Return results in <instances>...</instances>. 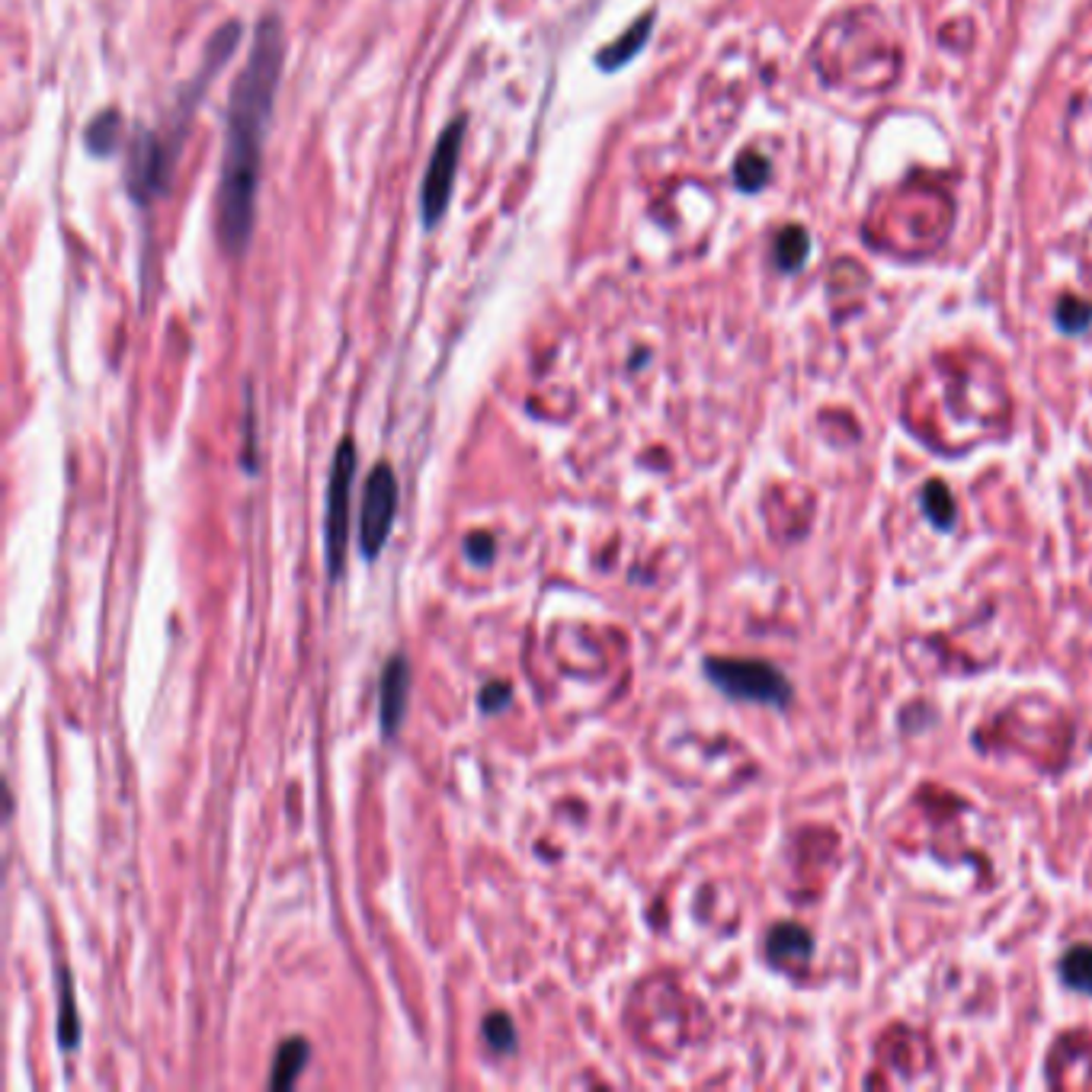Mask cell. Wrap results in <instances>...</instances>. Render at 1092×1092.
<instances>
[{
	"label": "cell",
	"instance_id": "1",
	"mask_svg": "<svg viewBox=\"0 0 1092 1092\" xmlns=\"http://www.w3.org/2000/svg\"><path fill=\"white\" fill-rule=\"evenodd\" d=\"M282 26L279 20H264L244 71L231 91L228 113V148L222 164V187H218V234L228 253H241L253 231V205L259 187V160H264L267 125L282 74Z\"/></svg>",
	"mask_w": 1092,
	"mask_h": 1092
},
{
	"label": "cell",
	"instance_id": "2",
	"mask_svg": "<svg viewBox=\"0 0 1092 1092\" xmlns=\"http://www.w3.org/2000/svg\"><path fill=\"white\" fill-rule=\"evenodd\" d=\"M705 676L715 689H721L740 702H760L772 709H785L792 702V682L775 664L756 657H709Z\"/></svg>",
	"mask_w": 1092,
	"mask_h": 1092
},
{
	"label": "cell",
	"instance_id": "3",
	"mask_svg": "<svg viewBox=\"0 0 1092 1092\" xmlns=\"http://www.w3.org/2000/svg\"><path fill=\"white\" fill-rule=\"evenodd\" d=\"M353 474H356V446L343 440L333 465H330V485H327V574L340 577L346 564V542H349V494H353Z\"/></svg>",
	"mask_w": 1092,
	"mask_h": 1092
},
{
	"label": "cell",
	"instance_id": "4",
	"mask_svg": "<svg viewBox=\"0 0 1092 1092\" xmlns=\"http://www.w3.org/2000/svg\"><path fill=\"white\" fill-rule=\"evenodd\" d=\"M398 513V477L388 462H378L366 485H363V510H359V548L366 557H375L388 542Z\"/></svg>",
	"mask_w": 1092,
	"mask_h": 1092
},
{
	"label": "cell",
	"instance_id": "5",
	"mask_svg": "<svg viewBox=\"0 0 1092 1092\" xmlns=\"http://www.w3.org/2000/svg\"><path fill=\"white\" fill-rule=\"evenodd\" d=\"M462 135H465V119H455L432 151L426 180H423V222L426 225L440 222L446 205H449L455 170H458V154H462Z\"/></svg>",
	"mask_w": 1092,
	"mask_h": 1092
},
{
	"label": "cell",
	"instance_id": "6",
	"mask_svg": "<svg viewBox=\"0 0 1092 1092\" xmlns=\"http://www.w3.org/2000/svg\"><path fill=\"white\" fill-rule=\"evenodd\" d=\"M407 695H411V667L401 657H391L381 670V689H378V715H381V734L395 737L404 712H407Z\"/></svg>",
	"mask_w": 1092,
	"mask_h": 1092
},
{
	"label": "cell",
	"instance_id": "7",
	"mask_svg": "<svg viewBox=\"0 0 1092 1092\" xmlns=\"http://www.w3.org/2000/svg\"><path fill=\"white\" fill-rule=\"evenodd\" d=\"M766 954L778 968H804L814 954V939L804 926L798 923H778L769 929L766 939Z\"/></svg>",
	"mask_w": 1092,
	"mask_h": 1092
},
{
	"label": "cell",
	"instance_id": "8",
	"mask_svg": "<svg viewBox=\"0 0 1092 1092\" xmlns=\"http://www.w3.org/2000/svg\"><path fill=\"white\" fill-rule=\"evenodd\" d=\"M308 1058H312L308 1041H304V1038H286L279 1044V1051H276V1061H273L270 1086L273 1089H289L298 1079L301 1067L308 1064Z\"/></svg>",
	"mask_w": 1092,
	"mask_h": 1092
},
{
	"label": "cell",
	"instance_id": "9",
	"mask_svg": "<svg viewBox=\"0 0 1092 1092\" xmlns=\"http://www.w3.org/2000/svg\"><path fill=\"white\" fill-rule=\"evenodd\" d=\"M647 32H650V17H644L641 23H635L622 39L613 42V46H605V49L599 52V68L613 71V68H622L625 61H631V58L641 52L644 42H647Z\"/></svg>",
	"mask_w": 1092,
	"mask_h": 1092
},
{
	"label": "cell",
	"instance_id": "10",
	"mask_svg": "<svg viewBox=\"0 0 1092 1092\" xmlns=\"http://www.w3.org/2000/svg\"><path fill=\"white\" fill-rule=\"evenodd\" d=\"M923 513H926V519L933 522L936 529H951L954 526L958 506H954V497H951L945 480H929V485L923 488Z\"/></svg>",
	"mask_w": 1092,
	"mask_h": 1092
},
{
	"label": "cell",
	"instance_id": "11",
	"mask_svg": "<svg viewBox=\"0 0 1092 1092\" xmlns=\"http://www.w3.org/2000/svg\"><path fill=\"white\" fill-rule=\"evenodd\" d=\"M1061 981L1076 993H1092V945H1076L1061 958Z\"/></svg>",
	"mask_w": 1092,
	"mask_h": 1092
},
{
	"label": "cell",
	"instance_id": "12",
	"mask_svg": "<svg viewBox=\"0 0 1092 1092\" xmlns=\"http://www.w3.org/2000/svg\"><path fill=\"white\" fill-rule=\"evenodd\" d=\"M119 139H122V116L116 109L97 116L91 122V128H86V148H91L94 154H113L119 148Z\"/></svg>",
	"mask_w": 1092,
	"mask_h": 1092
},
{
	"label": "cell",
	"instance_id": "13",
	"mask_svg": "<svg viewBox=\"0 0 1092 1092\" xmlns=\"http://www.w3.org/2000/svg\"><path fill=\"white\" fill-rule=\"evenodd\" d=\"M58 1038H61V1047L65 1051H71V1047L77 1044L80 1038V1022H77V1010H74V990H71V981H68V971L61 968L58 971Z\"/></svg>",
	"mask_w": 1092,
	"mask_h": 1092
},
{
	"label": "cell",
	"instance_id": "14",
	"mask_svg": "<svg viewBox=\"0 0 1092 1092\" xmlns=\"http://www.w3.org/2000/svg\"><path fill=\"white\" fill-rule=\"evenodd\" d=\"M804 256H808V234L798 225L778 231V238H775V264L781 270H798Z\"/></svg>",
	"mask_w": 1092,
	"mask_h": 1092
},
{
	"label": "cell",
	"instance_id": "15",
	"mask_svg": "<svg viewBox=\"0 0 1092 1092\" xmlns=\"http://www.w3.org/2000/svg\"><path fill=\"white\" fill-rule=\"evenodd\" d=\"M480 1032H485V1041H488V1047L494 1054H510L516 1047V1028H513V1022L503 1013L488 1016L485 1028H480Z\"/></svg>",
	"mask_w": 1092,
	"mask_h": 1092
},
{
	"label": "cell",
	"instance_id": "16",
	"mask_svg": "<svg viewBox=\"0 0 1092 1092\" xmlns=\"http://www.w3.org/2000/svg\"><path fill=\"white\" fill-rule=\"evenodd\" d=\"M734 177H737L740 190H760L769 180V160L760 157V154H744L737 160Z\"/></svg>",
	"mask_w": 1092,
	"mask_h": 1092
},
{
	"label": "cell",
	"instance_id": "17",
	"mask_svg": "<svg viewBox=\"0 0 1092 1092\" xmlns=\"http://www.w3.org/2000/svg\"><path fill=\"white\" fill-rule=\"evenodd\" d=\"M1061 327H1067V330H1083L1086 324H1089V318H1092V312L1086 308V304L1083 301H1076V298H1064L1061 301Z\"/></svg>",
	"mask_w": 1092,
	"mask_h": 1092
},
{
	"label": "cell",
	"instance_id": "18",
	"mask_svg": "<svg viewBox=\"0 0 1092 1092\" xmlns=\"http://www.w3.org/2000/svg\"><path fill=\"white\" fill-rule=\"evenodd\" d=\"M494 536H488V532H474V536H468L465 539V554L474 561V564H488L491 557H494Z\"/></svg>",
	"mask_w": 1092,
	"mask_h": 1092
},
{
	"label": "cell",
	"instance_id": "19",
	"mask_svg": "<svg viewBox=\"0 0 1092 1092\" xmlns=\"http://www.w3.org/2000/svg\"><path fill=\"white\" fill-rule=\"evenodd\" d=\"M510 686H503V682H491L488 689H480V695H477V702H480V709H485V712H500V709H506V702H510Z\"/></svg>",
	"mask_w": 1092,
	"mask_h": 1092
}]
</instances>
